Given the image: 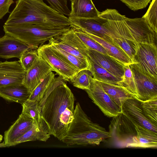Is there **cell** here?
<instances>
[{
	"instance_id": "1",
	"label": "cell",
	"mask_w": 157,
	"mask_h": 157,
	"mask_svg": "<svg viewBox=\"0 0 157 157\" xmlns=\"http://www.w3.org/2000/svg\"><path fill=\"white\" fill-rule=\"evenodd\" d=\"M75 97L65 82L55 88L38 103L51 135L61 141L74 117Z\"/></svg>"
},
{
	"instance_id": "2",
	"label": "cell",
	"mask_w": 157,
	"mask_h": 157,
	"mask_svg": "<svg viewBox=\"0 0 157 157\" xmlns=\"http://www.w3.org/2000/svg\"><path fill=\"white\" fill-rule=\"evenodd\" d=\"M15 2V6L4 25L29 23L54 28L71 27L68 17L48 6L43 0H17Z\"/></svg>"
},
{
	"instance_id": "3",
	"label": "cell",
	"mask_w": 157,
	"mask_h": 157,
	"mask_svg": "<svg viewBox=\"0 0 157 157\" xmlns=\"http://www.w3.org/2000/svg\"><path fill=\"white\" fill-rule=\"evenodd\" d=\"M111 137L109 131L91 120L78 102L75 107L73 120L61 141L68 146L75 145H98Z\"/></svg>"
},
{
	"instance_id": "4",
	"label": "cell",
	"mask_w": 157,
	"mask_h": 157,
	"mask_svg": "<svg viewBox=\"0 0 157 157\" xmlns=\"http://www.w3.org/2000/svg\"><path fill=\"white\" fill-rule=\"evenodd\" d=\"M3 28L5 34L34 49H37L46 42L61 35L71 28H54L29 23L4 25Z\"/></svg>"
},
{
	"instance_id": "5",
	"label": "cell",
	"mask_w": 157,
	"mask_h": 157,
	"mask_svg": "<svg viewBox=\"0 0 157 157\" xmlns=\"http://www.w3.org/2000/svg\"><path fill=\"white\" fill-rule=\"evenodd\" d=\"M103 13L104 25L110 34L113 44L125 52L134 63L137 44L126 22V16L114 9H106Z\"/></svg>"
},
{
	"instance_id": "6",
	"label": "cell",
	"mask_w": 157,
	"mask_h": 157,
	"mask_svg": "<svg viewBox=\"0 0 157 157\" xmlns=\"http://www.w3.org/2000/svg\"><path fill=\"white\" fill-rule=\"evenodd\" d=\"M109 129L114 143L122 147H127L137 134L135 123L122 112L113 117Z\"/></svg>"
},
{
	"instance_id": "7",
	"label": "cell",
	"mask_w": 157,
	"mask_h": 157,
	"mask_svg": "<svg viewBox=\"0 0 157 157\" xmlns=\"http://www.w3.org/2000/svg\"><path fill=\"white\" fill-rule=\"evenodd\" d=\"M38 56L44 59L53 71L65 81H70L79 71L60 56L48 44H43L37 49Z\"/></svg>"
},
{
	"instance_id": "8",
	"label": "cell",
	"mask_w": 157,
	"mask_h": 157,
	"mask_svg": "<svg viewBox=\"0 0 157 157\" xmlns=\"http://www.w3.org/2000/svg\"><path fill=\"white\" fill-rule=\"evenodd\" d=\"M85 90L105 116L113 117L122 112L121 108L105 92L100 83L92 77L90 79L89 89Z\"/></svg>"
},
{
	"instance_id": "9",
	"label": "cell",
	"mask_w": 157,
	"mask_h": 157,
	"mask_svg": "<svg viewBox=\"0 0 157 157\" xmlns=\"http://www.w3.org/2000/svg\"><path fill=\"white\" fill-rule=\"evenodd\" d=\"M129 66L135 82L134 97L142 101L157 97V79L146 74L137 63H132Z\"/></svg>"
},
{
	"instance_id": "10",
	"label": "cell",
	"mask_w": 157,
	"mask_h": 157,
	"mask_svg": "<svg viewBox=\"0 0 157 157\" xmlns=\"http://www.w3.org/2000/svg\"><path fill=\"white\" fill-rule=\"evenodd\" d=\"M68 18L71 28L97 36L113 43L110 34L104 25V19L101 12L98 16L93 18H79L68 17Z\"/></svg>"
},
{
	"instance_id": "11",
	"label": "cell",
	"mask_w": 157,
	"mask_h": 157,
	"mask_svg": "<svg viewBox=\"0 0 157 157\" xmlns=\"http://www.w3.org/2000/svg\"><path fill=\"white\" fill-rule=\"evenodd\" d=\"M134 60L146 74L157 79V45L137 44Z\"/></svg>"
},
{
	"instance_id": "12",
	"label": "cell",
	"mask_w": 157,
	"mask_h": 157,
	"mask_svg": "<svg viewBox=\"0 0 157 157\" xmlns=\"http://www.w3.org/2000/svg\"><path fill=\"white\" fill-rule=\"evenodd\" d=\"M122 112L134 122L157 133V125L145 114L141 101L133 97L127 99L121 107Z\"/></svg>"
},
{
	"instance_id": "13",
	"label": "cell",
	"mask_w": 157,
	"mask_h": 157,
	"mask_svg": "<svg viewBox=\"0 0 157 157\" xmlns=\"http://www.w3.org/2000/svg\"><path fill=\"white\" fill-rule=\"evenodd\" d=\"M127 23L137 44L147 43L157 45V33L148 25L142 17L125 18Z\"/></svg>"
},
{
	"instance_id": "14",
	"label": "cell",
	"mask_w": 157,
	"mask_h": 157,
	"mask_svg": "<svg viewBox=\"0 0 157 157\" xmlns=\"http://www.w3.org/2000/svg\"><path fill=\"white\" fill-rule=\"evenodd\" d=\"M25 73L19 61H0V88L22 84Z\"/></svg>"
},
{
	"instance_id": "15",
	"label": "cell",
	"mask_w": 157,
	"mask_h": 157,
	"mask_svg": "<svg viewBox=\"0 0 157 157\" xmlns=\"http://www.w3.org/2000/svg\"><path fill=\"white\" fill-rule=\"evenodd\" d=\"M53 70L43 59L38 58L33 65L26 71L22 84L31 93Z\"/></svg>"
},
{
	"instance_id": "16",
	"label": "cell",
	"mask_w": 157,
	"mask_h": 157,
	"mask_svg": "<svg viewBox=\"0 0 157 157\" xmlns=\"http://www.w3.org/2000/svg\"><path fill=\"white\" fill-rule=\"evenodd\" d=\"M30 49H34L8 34L5 33L0 37V58H17L19 59L25 51Z\"/></svg>"
},
{
	"instance_id": "17",
	"label": "cell",
	"mask_w": 157,
	"mask_h": 157,
	"mask_svg": "<svg viewBox=\"0 0 157 157\" xmlns=\"http://www.w3.org/2000/svg\"><path fill=\"white\" fill-rule=\"evenodd\" d=\"M51 135L49 127L41 115L34 121L31 128L17 139L13 146L29 141L45 142L50 137Z\"/></svg>"
},
{
	"instance_id": "18",
	"label": "cell",
	"mask_w": 157,
	"mask_h": 157,
	"mask_svg": "<svg viewBox=\"0 0 157 157\" xmlns=\"http://www.w3.org/2000/svg\"><path fill=\"white\" fill-rule=\"evenodd\" d=\"M86 55L93 61L105 69L112 75L123 79L124 65L107 55L94 50L88 49Z\"/></svg>"
},
{
	"instance_id": "19",
	"label": "cell",
	"mask_w": 157,
	"mask_h": 157,
	"mask_svg": "<svg viewBox=\"0 0 157 157\" xmlns=\"http://www.w3.org/2000/svg\"><path fill=\"white\" fill-rule=\"evenodd\" d=\"M34 120L21 114L14 123L4 134V142L6 147L13 146L15 141L29 130Z\"/></svg>"
},
{
	"instance_id": "20",
	"label": "cell",
	"mask_w": 157,
	"mask_h": 157,
	"mask_svg": "<svg viewBox=\"0 0 157 157\" xmlns=\"http://www.w3.org/2000/svg\"><path fill=\"white\" fill-rule=\"evenodd\" d=\"M135 123V122H134ZM137 134L127 147L157 148V133L135 123Z\"/></svg>"
},
{
	"instance_id": "21",
	"label": "cell",
	"mask_w": 157,
	"mask_h": 157,
	"mask_svg": "<svg viewBox=\"0 0 157 157\" xmlns=\"http://www.w3.org/2000/svg\"><path fill=\"white\" fill-rule=\"evenodd\" d=\"M69 17L79 18H91L100 14L92 0H72Z\"/></svg>"
},
{
	"instance_id": "22",
	"label": "cell",
	"mask_w": 157,
	"mask_h": 157,
	"mask_svg": "<svg viewBox=\"0 0 157 157\" xmlns=\"http://www.w3.org/2000/svg\"><path fill=\"white\" fill-rule=\"evenodd\" d=\"M83 33L100 44L106 51L108 56L122 65L124 66L130 65L134 63L125 52L113 43L106 41L97 36Z\"/></svg>"
},
{
	"instance_id": "23",
	"label": "cell",
	"mask_w": 157,
	"mask_h": 157,
	"mask_svg": "<svg viewBox=\"0 0 157 157\" xmlns=\"http://www.w3.org/2000/svg\"><path fill=\"white\" fill-rule=\"evenodd\" d=\"M30 94L23 84L0 88V97L7 101L21 105L28 99Z\"/></svg>"
},
{
	"instance_id": "24",
	"label": "cell",
	"mask_w": 157,
	"mask_h": 157,
	"mask_svg": "<svg viewBox=\"0 0 157 157\" xmlns=\"http://www.w3.org/2000/svg\"><path fill=\"white\" fill-rule=\"evenodd\" d=\"M97 80L100 83L105 92L121 108L127 99L134 97L124 88L118 84Z\"/></svg>"
},
{
	"instance_id": "25",
	"label": "cell",
	"mask_w": 157,
	"mask_h": 157,
	"mask_svg": "<svg viewBox=\"0 0 157 157\" xmlns=\"http://www.w3.org/2000/svg\"><path fill=\"white\" fill-rule=\"evenodd\" d=\"M55 38L68 44L87 56L86 53L89 48L75 34L74 29L71 28L61 35Z\"/></svg>"
},
{
	"instance_id": "26",
	"label": "cell",
	"mask_w": 157,
	"mask_h": 157,
	"mask_svg": "<svg viewBox=\"0 0 157 157\" xmlns=\"http://www.w3.org/2000/svg\"><path fill=\"white\" fill-rule=\"evenodd\" d=\"M87 57L90 66L89 71L92 74V77L94 79L117 84L122 80V79L113 75L105 69Z\"/></svg>"
},
{
	"instance_id": "27",
	"label": "cell",
	"mask_w": 157,
	"mask_h": 157,
	"mask_svg": "<svg viewBox=\"0 0 157 157\" xmlns=\"http://www.w3.org/2000/svg\"><path fill=\"white\" fill-rule=\"evenodd\" d=\"M48 44L60 56L72 65L78 71L83 70H90V66L88 58V59L79 58L66 52L54 45Z\"/></svg>"
},
{
	"instance_id": "28",
	"label": "cell",
	"mask_w": 157,
	"mask_h": 157,
	"mask_svg": "<svg viewBox=\"0 0 157 157\" xmlns=\"http://www.w3.org/2000/svg\"><path fill=\"white\" fill-rule=\"evenodd\" d=\"M55 78L54 74L51 72L31 93L27 100L38 103L50 86Z\"/></svg>"
},
{
	"instance_id": "29",
	"label": "cell",
	"mask_w": 157,
	"mask_h": 157,
	"mask_svg": "<svg viewBox=\"0 0 157 157\" xmlns=\"http://www.w3.org/2000/svg\"><path fill=\"white\" fill-rule=\"evenodd\" d=\"M92 74L88 70H83L78 71L70 80L73 86L81 89L89 90Z\"/></svg>"
},
{
	"instance_id": "30",
	"label": "cell",
	"mask_w": 157,
	"mask_h": 157,
	"mask_svg": "<svg viewBox=\"0 0 157 157\" xmlns=\"http://www.w3.org/2000/svg\"><path fill=\"white\" fill-rule=\"evenodd\" d=\"M124 74L123 78L118 84L124 88L131 94L134 97L136 92L135 80L129 65H124Z\"/></svg>"
},
{
	"instance_id": "31",
	"label": "cell",
	"mask_w": 157,
	"mask_h": 157,
	"mask_svg": "<svg viewBox=\"0 0 157 157\" xmlns=\"http://www.w3.org/2000/svg\"><path fill=\"white\" fill-rule=\"evenodd\" d=\"M143 111L147 118L157 125V97L144 101H141Z\"/></svg>"
},
{
	"instance_id": "32",
	"label": "cell",
	"mask_w": 157,
	"mask_h": 157,
	"mask_svg": "<svg viewBox=\"0 0 157 157\" xmlns=\"http://www.w3.org/2000/svg\"><path fill=\"white\" fill-rule=\"evenodd\" d=\"M74 29L75 34L89 49L107 55L106 51L98 42L83 32Z\"/></svg>"
},
{
	"instance_id": "33",
	"label": "cell",
	"mask_w": 157,
	"mask_h": 157,
	"mask_svg": "<svg viewBox=\"0 0 157 157\" xmlns=\"http://www.w3.org/2000/svg\"><path fill=\"white\" fill-rule=\"evenodd\" d=\"M38 58L37 49H30L22 53L19 61L26 71L33 65Z\"/></svg>"
},
{
	"instance_id": "34",
	"label": "cell",
	"mask_w": 157,
	"mask_h": 157,
	"mask_svg": "<svg viewBox=\"0 0 157 157\" xmlns=\"http://www.w3.org/2000/svg\"><path fill=\"white\" fill-rule=\"evenodd\" d=\"M157 0H152L146 13L142 17L150 27L156 33Z\"/></svg>"
},
{
	"instance_id": "35",
	"label": "cell",
	"mask_w": 157,
	"mask_h": 157,
	"mask_svg": "<svg viewBox=\"0 0 157 157\" xmlns=\"http://www.w3.org/2000/svg\"><path fill=\"white\" fill-rule=\"evenodd\" d=\"M38 104V103L27 100L22 105L21 114L33 120L37 119L41 115Z\"/></svg>"
},
{
	"instance_id": "36",
	"label": "cell",
	"mask_w": 157,
	"mask_h": 157,
	"mask_svg": "<svg viewBox=\"0 0 157 157\" xmlns=\"http://www.w3.org/2000/svg\"><path fill=\"white\" fill-rule=\"evenodd\" d=\"M48 41V44L54 45L76 57L83 59H88L87 56L64 42L58 40L55 38H51Z\"/></svg>"
},
{
	"instance_id": "37",
	"label": "cell",
	"mask_w": 157,
	"mask_h": 157,
	"mask_svg": "<svg viewBox=\"0 0 157 157\" xmlns=\"http://www.w3.org/2000/svg\"><path fill=\"white\" fill-rule=\"evenodd\" d=\"M50 7L60 13L70 16L71 10L67 6V0H46Z\"/></svg>"
},
{
	"instance_id": "38",
	"label": "cell",
	"mask_w": 157,
	"mask_h": 157,
	"mask_svg": "<svg viewBox=\"0 0 157 157\" xmlns=\"http://www.w3.org/2000/svg\"><path fill=\"white\" fill-rule=\"evenodd\" d=\"M131 10L136 11L145 8L151 0H120Z\"/></svg>"
},
{
	"instance_id": "39",
	"label": "cell",
	"mask_w": 157,
	"mask_h": 157,
	"mask_svg": "<svg viewBox=\"0 0 157 157\" xmlns=\"http://www.w3.org/2000/svg\"><path fill=\"white\" fill-rule=\"evenodd\" d=\"M14 2L13 0H0V20L9 12L10 6Z\"/></svg>"
},
{
	"instance_id": "40",
	"label": "cell",
	"mask_w": 157,
	"mask_h": 157,
	"mask_svg": "<svg viewBox=\"0 0 157 157\" xmlns=\"http://www.w3.org/2000/svg\"><path fill=\"white\" fill-rule=\"evenodd\" d=\"M6 146L5 145L4 142L2 143H0V147H6Z\"/></svg>"
},
{
	"instance_id": "41",
	"label": "cell",
	"mask_w": 157,
	"mask_h": 157,
	"mask_svg": "<svg viewBox=\"0 0 157 157\" xmlns=\"http://www.w3.org/2000/svg\"><path fill=\"white\" fill-rule=\"evenodd\" d=\"M3 136L1 135H0V143L2 141V139Z\"/></svg>"
},
{
	"instance_id": "42",
	"label": "cell",
	"mask_w": 157,
	"mask_h": 157,
	"mask_svg": "<svg viewBox=\"0 0 157 157\" xmlns=\"http://www.w3.org/2000/svg\"><path fill=\"white\" fill-rule=\"evenodd\" d=\"M70 1H71L72 0H69Z\"/></svg>"
}]
</instances>
